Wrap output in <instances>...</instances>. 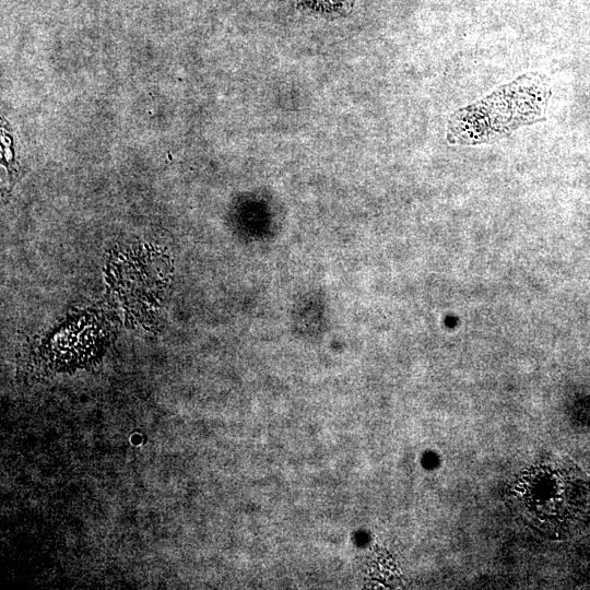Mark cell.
<instances>
[{"label":"cell","instance_id":"obj_1","mask_svg":"<svg viewBox=\"0 0 590 590\" xmlns=\"http://www.w3.org/2000/svg\"><path fill=\"white\" fill-rule=\"evenodd\" d=\"M550 96V81L544 74H522L451 114L447 141L460 145L493 143L520 127L541 122L545 120Z\"/></svg>","mask_w":590,"mask_h":590},{"label":"cell","instance_id":"obj_2","mask_svg":"<svg viewBox=\"0 0 590 590\" xmlns=\"http://www.w3.org/2000/svg\"><path fill=\"white\" fill-rule=\"evenodd\" d=\"M570 472L541 465L519 481L516 497L521 512L535 526L559 530L582 511L586 487Z\"/></svg>","mask_w":590,"mask_h":590},{"label":"cell","instance_id":"obj_3","mask_svg":"<svg viewBox=\"0 0 590 590\" xmlns=\"http://www.w3.org/2000/svg\"><path fill=\"white\" fill-rule=\"evenodd\" d=\"M305 7L312 10L332 13L340 12L347 9L354 0H300Z\"/></svg>","mask_w":590,"mask_h":590}]
</instances>
